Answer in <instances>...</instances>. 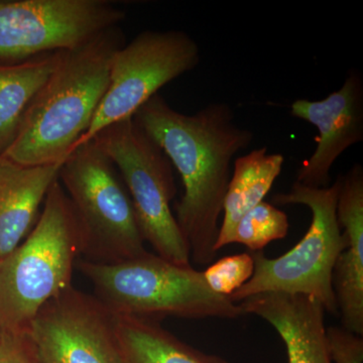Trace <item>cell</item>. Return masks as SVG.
Here are the masks:
<instances>
[{
  "label": "cell",
  "instance_id": "19",
  "mask_svg": "<svg viewBox=\"0 0 363 363\" xmlns=\"http://www.w3.org/2000/svg\"><path fill=\"white\" fill-rule=\"evenodd\" d=\"M255 271V262L250 253L229 255L212 262L203 272L205 281L210 290L229 298L247 283Z\"/></svg>",
  "mask_w": 363,
  "mask_h": 363
},
{
  "label": "cell",
  "instance_id": "3",
  "mask_svg": "<svg viewBox=\"0 0 363 363\" xmlns=\"http://www.w3.org/2000/svg\"><path fill=\"white\" fill-rule=\"evenodd\" d=\"M78 255L77 217L58 179L30 233L0 259V330L26 333L40 310L73 286Z\"/></svg>",
  "mask_w": 363,
  "mask_h": 363
},
{
  "label": "cell",
  "instance_id": "14",
  "mask_svg": "<svg viewBox=\"0 0 363 363\" xmlns=\"http://www.w3.org/2000/svg\"><path fill=\"white\" fill-rule=\"evenodd\" d=\"M61 166H23L0 157V259L35 226Z\"/></svg>",
  "mask_w": 363,
  "mask_h": 363
},
{
  "label": "cell",
  "instance_id": "4",
  "mask_svg": "<svg viewBox=\"0 0 363 363\" xmlns=\"http://www.w3.org/2000/svg\"><path fill=\"white\" fill-rule=\"evenodd\" d=\"M78 269L116 316L233 320L245 315L240 305L210 290L203 272L150 252L117 264L81 260Z\"/></svg>",
  "mask_w": 363,
  "mask_h": 363
},
{
  "label": "cell",
  "instance_id": "16",
  "mask_svg": "<svg viewBox=\"0 0 363 363\" xmlns=\"http://www.w3.org/2000/svg\"><path fill=\"white\" fill-rule=\"evenodd\" d=\"M114 316L124 363H230L184 342L159 320Z\"/></svg>",
  "mask_w": 363,
  "mask_h": 363
},
{
  "label": "cell",
  "instance_id": "10",
  "mask_svg": "<svg viewBox=\"0 0 363 363\" xmlns=\"http://www.w3.org/2000/svg\"><path fill=\"white\" fill-rule=\"evenodd\" d=\"M26 334L44 363H124L116 316L73 286L40 310Z\"/></svg>",
  "mask_w": 363,
  "mask_h": 363
},
{
  "label": "cell",
  "instance_id": "2",
  "mask_svg": "<svg viewBox=\"0 0 363 363\" xmlns=\"http://www.w3.org/2000/svg\"><path fill=\"white\" fill-rule=\"evenodd\" d=\"M124 44L117 26L62 52L1 157L23 166L63 164L89 128L108 86L112 60Z\"/></svg>",
  "mask_w": 363,
  "mask_h": 363
},
{
  "label": "cell",
  "instance_id": "1",
  "mask_svg": "<svg viewBox=\"0 0 363 363\" xmlns=\"http://www.w3.org/2000/svg\"><path fill=\"white\" fill-rule=\"evenodd\" d=\"M133 119L181 176L184 194L175 217L191 257L196 264H212L231 164L252 143V131L236 123L233 108L225 102L208 104L188 116L160 94L143 104Z\"/></svg>",
  "mask_w": 363,
  "mask_h": 363
},
{
  "label": "cell",
  "instance_id": "17",
  "mask_svg": "<svg viewBox=\"0 0 363 363\" xmlns=\"http://www.w3.org/2000/svg\"><path fill=\"white\" fill-rule=\"evenodd\" d=\"M64 52V51H63ZM62 52L0 63V157L13 143L28 104L56 69Z\"/></svg>",
  "mask_w": 363,
  "mask_h": 363
},
{
  "label": "cell",
  "instance_id": "5",
  "mask_svg": "<svg viewBox=\"0 0 363 363\" xmlns=\"http://www.w3.org/2000/svg\"><path fill=\"white\" fill-rule=\"evenodd\" d=\"M339 189L340 178L326 188L307 187L294 182L289 192L274 196V204L309 208L311 223L304 238L277 259H269L262 252H252V277L229 300L238 304L262 293L302 294L316 298L325 311L338 316L332 277L336 259L346 247L336 212Z\"/></svg>",
  "mask_w": 363,
  "mask_h": 363
},
{
  "label": "cell",
  "instance_id": "11",
  "mask_svg": "<svg viewBox=\"0 0 363 363\" xmlns=\"http://www.w3.org/2000/svg\"><path fill=\"white\" fill-rule=\"evenodd\" d=\"M291 114L318 130L317 147L297 172L296 181L312 188L331 184V169L346 150L363 142V77L351 69L342 86L322 100L298 99Z\"/></svg>",
  "mask_w": 363,
  "mask_h": 363
},
{
  "label": "cell",
  "instance_id": "15",
  "mask_svg": "<svg viewBox=\"0 0 363 363\" xmlns=\"http://www.w3.org/2000/svg\"><path fill=\"white\" fill-rule=\"evenodd\" d=\"M285 157L269 154L266 147L255 149L233 162V171L223 202V219L215 250L233 243L234 230L248 211L264 201L281 175Z\"/></svg>",
  "mask_w": 363,
  "mask_h": 363
},
{
  "label": "cell",
  "instance_id": "9",
  "mask_svg": "<svg viewBox=\"0 0 363 363\" xmlns=\"http://www.w3.org/2000/svg\"><path fill=\"white\" fill-rule=\"evenodd\" d=\"M124 18L107 0L0 1V58L21 61L76 49Z\"/></svg>",
  "mask_w": 363,
  "mask_h": 363
},
{
  "label": "cell",
  "instance_id": "6",
  "mask_svg": "<svg viewBox=\"0 0 363 363\" xmlns=\"http://www.w3.org/2000/svg\"><path fill=\"white\" fill-rule=\"evenodd\" d=\"M58 179L77 217L83 260L117 264L147 252L128 189L96 143L74 150Z\"/></svg>",
  "mask_w": 363,
  "mask_h": 363
},
{
  "label": "cell",
  "instance_id": "20",
  "mask_svg": "<svg viewBox=\"0 0 363 363\" xmlns=\"http://www.w3.org/2000/svg\"><path fill=\"white\" fill-rule=\"evenodd\" d=\"M333 363H363V338L343 327L327 328Z\"/></svg>",
  "mask_w": 363,
  "mask_h": 363
},
{
  "label": "cell",
  "instance_id": "13",
  "mask_svg": "<svg viewBox=\"0 0 363 363\" xmlns=\"http://www.w3.org/2000/svg\"><path fill=\"white\" fill-rule=\"evenodd\" d=\"M340 178L337 219L346 247L333 269L338 315L346 330L363 336V168L355 164Z\"/></svg>",
  "mask_w": 363,
  "mask_h": 363
},
{
  "label": "cell",
  "instance_id": "8",
  "mask_svg": "<svg viewBox=\"0 0 363 363\" xmlns=\"http://www.w3.org/2000/svg\"><path fill=\"white\" fill-rule=\"evenodd\" d=\"M200 60L199 45L183 30H145L124 44L112 60L108 86L92 123L73 150L107 126L133 117L157 91L192 71Z\"/></svg>",
  "mask_w": 363,
  "mask_h": 363
},
{
  "label": "cell",
  "instance_id": "12",
  "mask_svg": "<svg viewBox=\"0 0 363 363\" xmlns=\"http://www.w3.org/2000/svg\"><path fill=\"white\" fill-rule=\"evenodd\" d=\"M245 315L274 327L286 346L288 363H333L323 305L302 294L267 292L241 301Z\"/></svg>",
  "mask_w": 363,
  "mask_h": 363
},
{
  "label": "cell",
  "instance_id": "7",
  "mask_svg": "<svg viewBox=\"0 0 363 363\" xmlns=\"http://www.w3.org/2000/svg\"><path fill=\"white\" fill-rule=\"evenodd\" d=\"M92 140L123 179L143 240L162 259L191 266L187 241L171 208L177 192L173 167L161 147L133 117L107 126Z\"/></svg>",
  "mask_w": 363,
  "mask_h": 363
},
{
  "label": "cell",
  "instance_id": "21",
  "mask_svg": "<svg viewBox=\"0 0 363 363\" xmlns=\"http://www.w3.org/2000/svg\"><path fill=\"white\" fill-rule=\"evenodd\" d=\"M0 363H44L33 350L30 339L23 334L0 335Z\"/></svg>",
  "mask_w": 363,
  "mask_h": 363
},
{
  "label": "cell",
  "instance_id": "22",
  "mask_svg": "<svg viewBox=\"0 0 363 363\" xmlns=\"http://www.w3.org/2000/svg\"><path fill=\"white\" fill-rule=\"evenodd\" d=\"M0 335H1V330H0Z\"/></svg>",
  "mask_w": 363,
  "mask_h": 363
},
{
  "label": "cell",
  "instance_id": "18",
  "mask_svg": "<svg viewBox=\"0 0 363 363\" xmlns=\"http://www.w3.org/2000/svg\"><path fill=\"white\" fill-rule=\"evenodd\" d=\"M289 228L290 223L286 212L262 201L238 222L233 243L245 245L252 252H262L272 241L285 238Z\"/></svg>",
  "mask_w": 363,
  "mask_h": 363
}]
</instances>
